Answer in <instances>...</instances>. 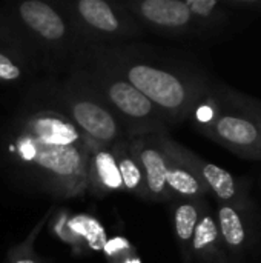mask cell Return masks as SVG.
Here are the masks:
<instances>
[{"mask_svg": "<svg viewBox=\"0 0 261 263\" xmlns=\"http://www.w3.org/2000/svg\"><path fill=\"white\" fill-rule=\"evenodd\" d=\"M0 125V162L26 188L57 199L88 191L91 139L71 120L26 96Z\"/></svg>", "mask_w": 261, "mask_h": 263, "instance_id": "6da1fadb", "label": "cell"}, {"mask_svg": "<svg viewBox=\"0 0 261 263\" xmlns=\"http://www.w3.org/2000/svg\"><path fill=\"white\" fill-rule=\"evenodd\" d=\"M88 48L142 92L169 126L191 119L214 85L198 68L145 46L129 43Z\"/></svg>", "mask_w": 261, "mask_h": 263, "instance_id": "7a4b0ae2", "label": "cell"}, {"mask_svg": "<svg viewBox=\"0 0 261 263\" xmlns=\"http://www.w3.org/2000/svg\"><path fill=\"white\" fill-rule=\"evenodd\" d=\"M0 17L8 26L15 46L38 69L68 71L86 46L54 2L23 0L8 3L2 8Z\"/></svg>", "mask_w": 261, "mask_h": 263, "instance_id": "3957f363", "label": "cell"}, {"mask_svg": "<svg viewBox=\"0 0 261 263\" xmlns=\"http://www.w3.org/2000/svg\"><path fill=\"white\" fill-rule=\"evenodd\" d=\"M66 72L74 85L98 99L118 117L128 137L168 133L169 125L160 111L88 46L78 52Z\"/></svg>", "mask_w": 261, "mask_h": 263, "instance_id": "277c9868", "label": "cell"}, {"mask_svg": "<svg viewBox=\"0 0 261 263\" xmlns=\"http://www.w3.org/2000/svg\"><path fill=\"white\" fill-rule=\"evenodd\" d=\"M26 96L65 116L88 139L102 146H114L128 139L118 117L98 99L74 85L68 77L55 82H42L32 86Z\"/></svg>", "mask_w": 261, "mask_h": 263, "instance_id": "5b68a950", "label": "cell"}, {"mask_svg": "<svg viewBox=\"0 0 261 263\" xmlns=\"http://www.w3.org/2000/svg\"><path fill=\"white\" fill-rule=\"evenodd\" d=\"M198 133L238 157L261 160V133L214 83L191 116Z\"/></svg>", "mask_w": 261, "mask_h": 263, "instance_id": "8992f818", "label": "cell"}, {"mask_svg": "<svg viewBox=\"0 0 261 263\" xmlns=\"http://www.w3.org/2000/svg\"><path fill=\"white\" fill-rule=\"evenodd\" d=\"M54 3L68 17L86 46L129 45L145 35L143 28L123 8L122 2L72 0Z\"/></svg>", "mask_w": 261, "mask_h": 263, "instance_id": "52a82bcc", "label": "cell"}, {"mask_svg": "<svg viewBox=\"0 0 261 263\" xmlns=\"http://www.w3.org/2000/svg\"><path fill=\"white\" fill-rule=\"evenodd\" d=\"M122 5L145 32L174 39H206L185 0H134L122 2Z\"/></svg>", "mask_w": 261, "mask_h": 263, "instance_id": "ba28073f", "label": "cell"}, {"mask_svg": "<svg viewBox=\"0 0 261 263\" xmlns=\"http://www.w3.org/2000/svg\"><path fill=\"white\" fill-rule=\"evenodd\" d=\"M168 133L143 134L129 137V148L142 170L148 200L172 202L166 186L168 174V153L163 137Z\"/></svg>", "mask_w": 261, "mask_h": 263, "instance_id": "9c48e42d", "label": "cell"}, {"mask_svg": "<svg viewBox=\"0 0 261 263\" xmlns=\"http://www.w3.org/2000/svg\"><path fill=\"white\" fill-rule=\"evenodd\" d=\"M175 148L182 160L200 177V180L206 185L209 194L217 202L231 205H252L248 194L249 182L246 179H237L229 171L206 162L180 143H175Z\"/></svg>", "mask_w": 261, "mask_h": 263, "instance_id": "30bf717a", "label": "cell"}, {"mask_svg": "<svg viewBox=\"0 0 261 263\" xmlns=\"http://www.w3.org/2000/svg\"><path fill=\"white\" fill-rule=\"evenodd\" d=\"M254 205H231L217 202L215 219L222 242L228 257L242 260L252 248L255 240V227L252 219Z\"/></svg>", "mask_w": 261, "mask_h": 263, "instance_id": "8fae6325", "label": "cell"}, {"mask_svg": "<svg viewBox=\"0 0 261 263\" xmlns=\"http://www.w3.org/2000/svg\"><path fill=\"white\" fill-rule=\"evenodd\" d=\"M165 148L168 153V174L166 186L171 194L172 202L175 200H202L208 199L211 194L200 177L182 160L177 153L175 143L168 134L163 137Z\"/></svg>", "mask_w": 261, "mask_h": 263, "instance_id": "7c38bea8", "label": "cell"}, {"mask_svg": "<svg viewBox=\"0 0 261 263\" xmlns=\"http://www.w3.org/2000/svg\"><path fill=\"white\" fill-rule=\"evenodd\" d=\"M115 191H125V188L112 146H102L95 142H91L88 163V193L97 197H105L106 194Z\"/></svg>", "mask_w": 261, "mask_h": 263, "instance_id": "4fadbf2b", "label": "cell"}, {"mask_svg": "<svg viewBox=\"0 0 261 263\" xmlns=\"http://www.w3.org/2000/svg\"><path fill=\"white\" fill-rule=\"evenodd\" d=\"M191 254H192V262L231 263L222 242L215 214L211 211L208 202L203 205L200 219L194 231Z\"/></svg>", "mask_w": 261, "mask_h": 263, "instance_id": "5bb4252c", "label": "cell"}, {"mask_svg": "<svg viewBox=\"0 0 261 263\" xmlns=\"http://www.w3.org/2000/svg\"><path fill=\"white\" fill-rule=\"evenodd\" d=\"M172 225H174V234L175 240L178 243L182 257L185 263L192 262L191 254V245L194 231L197 227V222L200 219L203 205L206 203V199L202 200H175L172 202Z\"/></svg>", "mask_w": 261, "mask_h": 263, "instance_id": "9a60e30c", "label": "cell"}, {"mask_svg": "<svg viewBox=\"0 0 261 263\" xmlns=\"http://www.w3.org/2000/svg\"><path fill=\"white\" fill-rule=\"evenodd\" d=\"M194 18L203 29L205 37L220 34L231 25V11L223 0H185Z\"/></svg>", "mask_w": 261, "mask_h": 263, "instance_id": "2e32d148", "label": "cell"}, {"mask_svg": "<svg viewBox=\"0 0 261 263\" xmlns=\"http://www.w3.org/2000/svg\"><path fill=\"white\" fill-rule=\"evenodd\" d=\"M128 139H125L120 143L112 146L115 162H117V168H118V173H120V177L123 182V188L126 193H131L140 199L148 200V193H146L143 174H142V170H140L132 151L129 148Z\"/></svg>", "mask_w": 261, "mask_h": 263, "instance_id": "e0dca14e", "label": "cell"}, {"mask_svg": "<svg viewBox=\"0 0 261 263\" xmlns=\"http://www.w3.org/2000/svg\"><path fill=\"white\" fill-rule=\"evenodd\" d=\"M37 71L38 68L28 59L26 54L17 48L0 46V83H18Z\"/></svg>", "mask_w": 261, "mask_h": 263, "instance_id": "ac0fdd59", "label": "cell"}, {"mask_svg": "<svg viewBox=\"0 0 261 263\" xmlns=\"http://www.w3.org/2000/svg\"><path fill=\"white\" fill-rule=\"evenodd\" d=\"M35 231H37V228H35ZM35 231L31 233L28 240H25L20 245L12 247L9 250L6 263H42L40 257L34 253V248H32V243L35 239Z\"/></svg>", "mask_w": 261, "mask_h": 263, "instance_id": "d6986e66", "label": "cell"}, {"mask_svg": "<svg viewBox=\"0 0 261 263\" xmlns=\"http://www.w3.org/2000/svg\"><path fill=\"white\" fill-rule=\"evenodd\" d=\"M222 89H223V92H225L231 100H234V102H237V103H240V105H243V106L251 108L252 111L258 112L261 116V100H257V99H254V97H249V96H246V94H243V92H240V91H237V89H232V88H229V86H226V85H222Z\"/></svg>", "mask_w": 261, "mask_h": 263, "instance_id": "ffe728a7", "label": "cell"}, {"mask_svg": "<svg viewBox=\"0 0 261 263\" xmlns=\"http://www.w3.org/2000/svg\"><path fill=\"white\" fill-rule=\"evenodd\" d=\"M223 3L234 11L261 12V0H223Z\"/></svg>", "mask_w": 261, "mask_h": 263, "instance_id": "44dd1931", "label": "cell"}, {"mask_svg": "<svg viewBox=\"0 0 261 263\" xmlns=\"http://www.w3.org/2000/svg\"><path fill=\"white\" fill-rule=\"evenodd\" d=\"M0 46H11V48H17L15 43H14V39L8 29V26L5 25V22L2 20L0 17ZM18 49V48H17ZM20 51V49H18Z\"/></svg>", "mask_w": 261, "mask_h": 263, "instance_id": "7402d4cb", "label": "cell"}]
</instances>
